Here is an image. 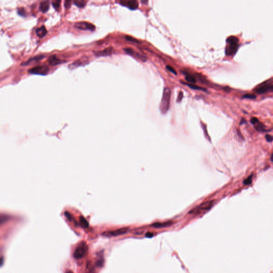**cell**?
Masks as SVG:
<instances>
[{"label":"cell","instance_id":"1","mask_svg":"<svg viewBox=\"0 0 273 273\" xmlns=\"http://www.w3.org/2000/svg\"><path fill=\"white\" fill-rule=\"evenodd\" d=\"M227 46L225 49L226 55L232 56L236 52L239 48V39L235 37H230L227 39Z\"/></svg>","mask_w":273,"mask_h":273},{"label":"cell","instance_id":"2","mask_svg":"<svg viewBox=\"0 0 273 273\" xmlns=\"http://www.w3.org/2000/svg\"><path fill=\"white\" fill-rule=\"evenodd\" d=\"M171 94V93L170 89L165 87L163 91V96L160 104V110L163 114L167 113L169 109Z\"/></svg>","mask_w":273,"mask_h":273},{"label":"cell","instance_id":"3","mask_svg":"<svg viewBox=\"0 0 273 273\" xmlns=\"http://www.w3.org/2000/svg\"><path fill=\"white\" fill-rule=\"evenodd\" d=\"M88 248L87 244L84 242H81L76 248L74 253V257L76 259H80L85 256L87 252Z\"/></svg>","mask_w":273,"mask_h":273},{"label":"cell","instance_id":"4","mask_svg":"<svg viewBox=\"0 0 273 273\" xmlns=\"http://www.w3.org/2000/svg\"><path fill=\"white\" fill-rule=\"evenodd\" d=\"M214 201H211L208 202H205L203 204H201L199 206L196 207L194 209L192 210L190 212V214H196L198 213H200L202 211L208 210L211 208V207L214 205Z\"/></svg>","mask_w":273,"mask_h":273},{"label":"cell","instance_id":"5","mask_svg":"<svg viewBox=\"0 0 273 273\" xmlns=\"http://www.w3.org/2000/svg\"><path fill=\"white\" fill-rule=\"evenodd\" d=\"M129 230V228L127 227H123L119 228L118 230H113V231H108V232H104L103 233V235L108 236H120L123 234H126Z\"/></svg>","mask_w":273,"mask_h":273},{"label":"cell","instance_id":"6","mask_svg":"<svg viewBox=\"0 0 273 273\" xmlns=\"http://www.w3.org/2000/svg\"><path fill=\"white\" fill-rule=\"evenodd\" d=\"M49 68L46 66H39L35 67L33 68L32 69L29 70L30 73L33 74H37V75H45L48 73Z\"/></svg>","mask_w":273,"mask_h":273},{"label":"cell","instance_id":"7","mask_svg":"<svg viewBox=\"0 0 273 273\" xmlns=\"http://www.w3.org/2000/svg\"><path fill=\"white\" fill-rule=\"evenodd\" d=\"M74 27L82 30H89L90 31H94L95 30V26L92 24L87 22H78L74 25Z\"/></svg>","mask_w":273,"mask_h":273},{"label":"cell","instance_id":"8","mask_svg":"<svg viewBox=\"0 0 273 273\" xmlns=\"http://www.w3.org/2000/svg\"><path fill=\"white\" fill-rule=\"evenodd\" d=\"M273 84L271 83V84H262L260 85V87H258L257 89L256 90V91L258 94H263L266 93L268 91H273Z\"/></svg>","mask_w":273,"mask_h":273},{"label":"cell","instance_id":"9","mask_svg":"<svg viewBox=\"0 0 273 273\" xmlns=\"http://www.w3.org/2000/svg\"><path fill=\"white\" fill-rule=\"evenodd\" d=\"M122 5L128 7L131 10L137 9L138 8V2L137 0H120Z\"/></svg>","mask_w":273,"mask_h":273},{"label":"cell","instance_id":"10","mask_svg":"<svg viewBox=\"0 0 273 273\" xmlns=\"http://www.w3.org/2000/svg\"><path fill=\"white\" fill-rule=\"evenodd\" d=\"M124 50L125 51V52L127 54H128L129 55L133 56V57L137 58H138V59H139L141 60H142L143 62H145V61L146 60V59H147L145 57L141 55L139 53L136 52L135 51L133 50H132V49H124Z\"/></svg>","mask_w":273,"mask_h":273},{"label":"cell","instance_id":"11","mask_svg":"<svg viewBox=\"0 0 273 273\" xmlns=\"http://www.w3.org/2000/svg\"><path fill=\"white\" fill-rule=\"evenodd\" d=\"M113 49L112 48H108L105 49L103 50L100 51L96 53V55L98 57H104L108 56L112 53Z\"/></svg>","mask_w":273,"mask_h":273},{"label":"cell","instance_id":"12","mask_svg":"<svg viewBox=\"0 0 273 273\" xmlns=\"http://www.w3.org/2000/svg\"><path fill=\"white\" fill-rule=\"evenodd\" d=\"M47 30H46V27L44 26H42L41 27L37 29L36 30V33L37 35L40 38H42L44 37H45L47 34Z\"/></svg>","mask_w":273,"mask_h":273},{"label":"cell","instance_id":"13","mask_svg":"<svg viewBox=\"0 0 273 273\" xmlns=\"http://www.w3.org/2000/svg\"><path fill=\"white\" fill-rule=\"evenodd\" d=\"M50 7V2L49 1H44L43 2H42L40 5V9L43 13H46L48 11Z\"/></svg>","mask_w":273,"mask_h":273},{"label":"cell","instance_id":"14","mask_svg":"<svg viewBox=\"0 0 273 273\" xmlns=\"http://www.w3.org/2000/svg\"><path fill=\"white\" fill-rule=\"evenodd\" d=\"M172 224L171 221H168V222H165V223H156L153 224L152 225H151V227H154V228H163V227H168L170 225Z\"/></svg>","mask_w":273,"mask_h":273},{"label":"cell","instance_id":"15","mask_svg":"<svg viewBox=\"0 0 273 273\" xmlns=\"http://www.w3.org/2000/svg\"><path fill=\"white\" fill-rule=\"evenodd\" d=\"M49 62L52 66H56L60 64L62 61L56 57L55 56H52L49 58Z\"/></svg>","mask_w":273,"mask_h":273},{"label":"cell","instance_id":"16","mask_svg":"<svg viewBox=\"0 0 273 273\" xmlns=\"http://www.w3.org/2000/svg\"><path fill=\"white\" fill-rule=\"evenodd\" d=\"M74 4L78 8H83L86 5V1L85 0H74Z\"/></svg>","mask_w":273,"mask_h":273},{"label":"cell","instance_id":"17","mask_svg":"<svg viewBox=\"0 0 273 273\" xmlns=\"http://www.w3.org/2000/svg\"><path fill=\"white\" fill-rule=\"evenodd\" d=\"M80 223L81 225L84 228H87V227H89L88 221L83 217L81 216V217H80Z\"/></svg>","mask_w":273,"mask_h":273},{"label":"cell","instance_id":"18","mask_svg":"<svg viewBox=\"0 0 273 273\" xmlns=\"http://www.w3.org/2000/svg\"><path fill=\"white\" fill-rule=\"evenodd\" d=\"M60 3H61V0H53L52 1V4L53 7H54V8L57 11L59 10Z\"/></svg>","mask_w":273,"mask_h":273},{"label":"cell","instance_id":"19","mask_svg":"<svg viewBox=\"0 0 273 273\" xmlns=\"http://www.w3.org/2000/svg\"><path fill=\"white\" fill-rule=\"evenodd\" d=\"M186 80L189 82L194 83L196 82V78L194 76L192 75L191 74H187L186 76Z\"/></svg>","mask_w":273,"mask_h":273},{"label":"cell","instance_id":"20","mask_svg":"<svg viewBox=\"0 0 273 273\" xmlns=\"http://www.w3.org/2000/svg\"><path fill=\"white\" fill-rule=\"evenodd\" d=\"M256 128L257 130L265 131V128H264V125L263 124H262V123H260L259 121L257 122V123H256L255 125H256Z\"/></svg>","mask_w":273,"mask_h":273},{"label":"cell","instance_id":"21","mask_svg":"<svg viewBox=\"0 0 273 273\" xmlns=\"http://www.w3.org/2000/svg\"><path fill=\"white\" fill-rule=\"evenodd\" d=\"M187 86H188L189 87H190V88L192 89L196 90H203V91H205V89H204L203 88L200 87H198V85H194V84H187Z\"/></svg>","mask_w":273,"mask_h":273},{"label":"cell","instance_id":"22","mask_svg":"<svg viewBox=\"0 0 273 273\" xmlns=\"http://www.w3.org/2000/svg\"><path fill=\"white\" fill-rule=\"evenodd\" d=\"M252 174H251L250 176L248 177V178H246V179L243 181V184H244V185H250V184H251V183H252Z\"/></svg>","mask_w":273,"mask_h":273},{"label":"cell","instance_id":"23","mask_svg":"<svg viewBox=\"0 0 273 273\" xmlns=\"http://www.w3.org/2000/svg\"><path fill=\"white\" fill-rule=\"evenodd\" d=\"M243 98H246V99H253L256 98V96L252 94H246L244 95L243 96Z\"/></svg>","mask_w":273,"mask_h":273},{"label":"cell","instance_id":"24","mask_svg":"<svg viewBox=\"0 0 273 273\" xmlns=\"http://www.w3.org/2000/svg\"><path fill=\"white\" fill-rule=\"evenodd\" d=\"M71 0H65V7L66 9H68L71 6Z\"/></svg>","mask_w":273,"mask_h":273},{"label":"cell","instance_id":"25","mask_svg":"<svg viewBox=\"0 0 273 273\" xmlns=\"http://www.w3.org/2000/svg\"><path fill=\"white\" fill-rule=\"evenodd\" d=\"M125 39H126L127 41H128L133 42H137V43H138V42H139L138 40H135V39L133 38L132 37H130V36H128V35H126V36L125 37Z\"/></svg>","mask_w":273,"mask_h":273},{"label":"cell","instance_id":"26","mask_svg":"<svg viewBox=\"0 0 273 273\" xmlns=\"http://www.w3.org/2000/svg\"><path fill=\"white\" fill-rule=\"evenodd\" d=\"M18 14L21 16H25L26 11L24 8H20L18 10Z\"/></svg>","mask_w":273,"mask_h":273},{"label":"cell","instance_id":"27","mask_svg":"<svg viewBox=\"0 0 273 273\" xmlns=\"http://www.w3.org/2000/svg\"><path fill=\"white\" fill-rule=\"evenodd\" d=\"M166 68L168 69L169 71L171 72L172 73L174 74V75H177V72L172 67L170 66H167L166 67Z\"/></svg>","mask_w":273,"mask_h":273},{"label":"cell","instance_id":"28","mask_svg":"<svg viewBox=\"0 0 273 273\" xmlns=\"http://www.w3.org/2000/svg\"><path fill=\"white\" fill-rule=\"evenodd\" d=\"M183 93L182 91H180V92H179V94H178V98H177V102H180L181 101V100L183 99Z\"/></svg>","mask_w":273,"mask_h":273},{"label":"cell","instance_id":"29","mask_svg":"<svg viewBox=\"0 0 273 273\" xmlns=\"http://www.w3.org/2000/svg\"><path fill=\"white\" fill-rule=\"evenodd\" d=\"M266 140L269 142H271L273 141V137L269 135H266L265 136Z\"/></svg>","mask_w":273,"mask_h":273},{"label":"cell","instance_id":"30","mask_svg":"<svg viewBox=\"0 0 273 273\" xmlns=\"http://www.w3.org/2000/svg\"><path fill=\"white\" fill-rule=\"evenodd\" d=\"M65 216L68 219H69V221H72V218H73V217L71 216V214H69L68 212H65Z\"/></svg>","mask_w":273,"mask_h":273},{"label":"cell","instance_id":"31","mask_svg":"<svg viewBox=\"0 0 273 273\" xmlns=\"http://www.w3.org/2000/svg\"><path fill=\"white\" fill-rule=\"evenodd\" d=\"M258 121H259L258 119H257V118H255V117H253V118H252V119H251V120H250L251 123L252 124H254V125H255L256 123H257V122H258Z\"/></svg>","mask_w":273,"mask_h":273},{"label":"cell","instance_id":"32","mask_svg":"<svg viewBox=\"0 0 273 273\" xmlns=\"http://www.w3.org/2000/svg\"><path fill=\"white\" fill-rule=\"evenodd\" d=\"M146 236L148 237V238H151L153 236V234L151 233V232H148L146 234Z\"/></svg>","mask_w":273,"mask_h":273},{"label":"cell","instance_id":"33","mask_svg":"<svg viewBox=\"0 0 273 273\" xmlns=\"http://www.w3.org/2000/svg\"><path fill=\"white\" fill-rule=\"evenodd\" d=\"M3 258H0V267L2 266L3 264Z\"/></svg>","mask_w":273,"mask_h":273},{"label":"cell","instance_id":"34","mask_svg":"<svg viewBox=\"0 0 273 273\" xmlns=\"http://www.w3.org/2000/svg\"><path fill=\"white\" fill-rule=\"evenodd\" d=\"M141 2H142V3H144V5H147V3H148V0H141Z\"/></svg>","mask_w":273,"mask_h":273},{"label":"cell","instance_id":"35","mask_svg":"<svg viewBox=\"0 0 273 273\" xmlns=\"http://www.w3.org/2000/svg\"><path fill=\"white\" fill-rule=\"evenodd\" d=\"M271 161L272 162V161H273V154H271Z\"/></svg>","mask_w":273,"mask_h":273}]
</instances>
